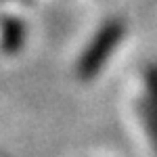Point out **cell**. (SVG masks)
<instances>
[{
	"label": "cell",
	"mask_w": 157,
	"mask_h": 157,
	"mask_svg": "<svg viewBox=\"0 0 157 157\" xmlns=\"http://www.w3.org/2000/svg\"><path fill=\"white\" fill-rule=\"evenodd\" d=\"M124 23L120 19H109L107 23H103V27L98 29V34L92 38V42L88 44V48L84 50V55L78 61L75 73L80 80H92L105 65L107 57L113 52V48L117 46V42L124 36Z\"/></svg>",
	"instance_id": "1"
},
{
	"label": "cell",
	"mask_w": 157,
	"mask_h": 157,
	"mask_svg": "<svg viewBox=\"0 0 157 157\" xmlns=\"http://www.w3.org/2000/svg\"><path fill=\"white\" fill-rule=\"evenodd\" d=\"M145 84L147 92H149V105L157 113V63H151L145 69Z\"/></svg>",
	"instance_id": "4"
},
{
	"label": "cell",
	"mask_w": 157,
	"mask_h": 157,
	"mask_svg": "<svg viewBox=\"0 0 157 157\" xmlns=\"http://www.w3.org/2000/svg\"><path fill=\"white\" fill-rule=\"evenodd\" d=\"M0 29H2V50L9 55L19 52L25 40V25L15 17H4L0 21Z\"/></svg>",
	"instance_id": "2"
},
{
	"label": "cell",
	"mask_w": 157,
	"mask_h": 157,
	"mask_svg": "<svg viewBox=\"0 0 157 157\" xmlns=\"http://www.w3.org/2000/svg\"><path fill=\"white\" fill-rule=\"evenodd\" d=\"M138 109H140V117L145 121L147 134H149V138H151V145H153V149L157 151V113H155V109L149 105V101H143Z\"/></svg>",
	"instance_id": "3"
}]
</instances>
